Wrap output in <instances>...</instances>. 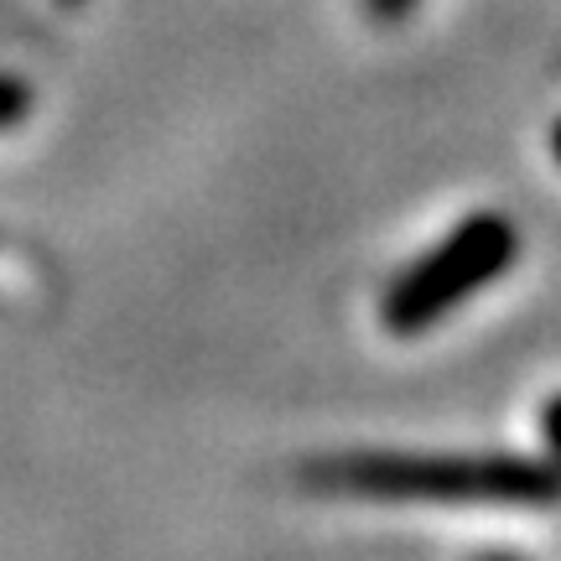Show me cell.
Instances as JSON below:
<instances>
[{"mask_svg": "<svg viewBox=\"0 0 561 561\" xmlns=\"http://www.w3.org/2000/svg\"><path fill=\"white\" fill-rule=\"evenodd\" d=\"M520 255V234L504 214H473L462 219L447 240L426 255V261L405 265L396 286L385 291V328L390 333H426L432 322H442L458 301H468L479 286L500 280L510 261Z\"/></svg>", "mask_w": 561, "mask_h": 561, "instance_id": "obj_2", "label": "cell"}, {"mask_svg": "<svg viewBox=\"0 0 561 561\" xmlns=\"http://www.w3.org/2000/svg\"><path fill=\"white\" fill-rule=\"evenodd\" d=\"M32 115V83L16 73H0V130H11Z\"/></svg>", "mask_w": 561, "mask_h": 561, "instance_id": "obj_3", "label": "cell"}, {"mask_svg": "<svg viewBox=\"0 0 561 561\" xmlns=\"http://www.w3.org/2000/svg\"><path fill=\"white\" fill-rule=\"evenodd\" d=\"M301 483L354 500L561 504V462L520 453H328L301 462Z\"/></svg>", "mask_w": 561, "mask_h": 561, "instance_id": "obj_1", "label": "cell"}, {"mask_svg": "<svg viewBox=\"0 0 561 561\" xmlns=\"http://www.w3.org/2000/svg\"><path fill=\"white\" fill-rule=\"evenodd\" d=\"M416 11V0H364V16L380 21V26H396V21H405Z\"/></svg>", "mask_w": 561, "mask_h": 561, "instance_id": "obj_4", "label": "cell"}, {"mask_svg": "<svg viewBox=\"0 0 561 561\" xmlns=\"http://www.w3.org/2000/svg\"><path fill=\"white\" fill-rule=\"evenodd\" d=\"M551 146H557V161H561V125H557V136H551Z\"/></svg>", "mask_w": 561, "mask_h": 561, "instance_id": "obj_6", "label": "cell"}, {"mask_svg": "<svg viewBox=\"0 0 561 561\" xmlns=\"http://www.w3.org/2000/svg\"><path fill=\"white\" fill-rule=\"evenodd\" d=\"M541 432H546V447H551V458L561 462V396L541 411Z\"/></svg>", "mask_w": 561, "mask_h": 561, "instance_id": "obj_5", "label": "cell"}, {"mask_svg": "<svg viewBox=\"0 0 561 561\" xmlns=\"http://www.w3.org/2000/svg\"><path fill=\"white\" fill-rule=\"evenodd\" d=\"M62 5H79V0H62Z\"/></svg>", "mask_w": 561, "mask_h": 561, "instance_id": "obj_7", "label": "cell"}]
</instances>
